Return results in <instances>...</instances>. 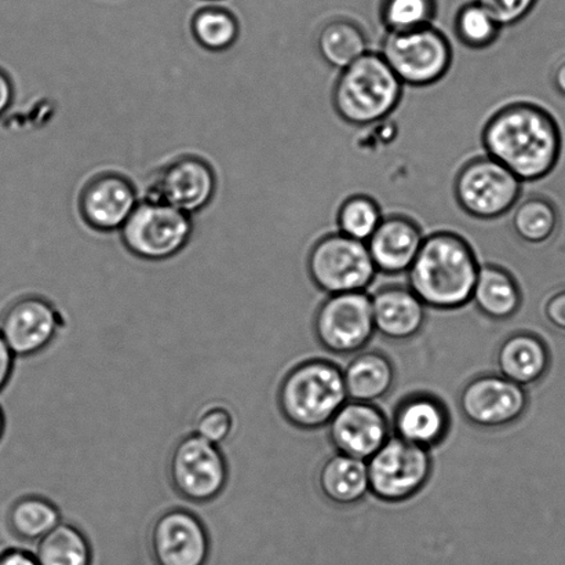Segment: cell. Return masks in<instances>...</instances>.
<instances>
[{"label":"cell","instance_id":"1","mask_svg":"<svg viewBox=\"0 0 565 565\" xmlns=\"http://www.w3.org/2000/svg\"><path fill=\"white\" fill-rule=\"evenodd\" d=\"M481 142L495 159L522 182L545 179L562 154V131L546 109L531 103H513L497 110L487 121Z\"/></svg>","mask_w":565,"mask_h":565},{"label":"cell","instance_id":"2","mask_svg":"<svg viewBox=\"0 0 565 565\" xmlns=\"http://www.w3.org/2000/svg\"><path fill=\"white\" fill-rule=\"evenodd\" d=\"M481 265L461 235L440 231L425 236L407 270L408 287L426 308L456 310L472 301Z\"/></svg>","mask_w":565,"mask_h":565},{"label":"cell","instance_id":"3","mask_svg":"<svg viewBox=\"0 0 565 565\" xmlns=\"http://www.w3.org/2000/svg\"><path fill=\"white\" fill-rule=\"evenodd\" d=\"M347 402L342 370L329 360L294 365L276 387V407L286 423L299 430L324 428Z\"/></svg>","mask_w":565,"mask_h":565},{"label":"cell","instance_id":"4","mask_svg":"<svg viewBox=\"0 0 565 565\" xmlns=\"http://www.w3.org/2000/svg\"><path fill=\"white\" fill-rule=\"evenodd\" d=\"M403 87L381 53L369 52L341 71L332 88V105L348 125H375L398 107Z\"/></svg>","mask_w":565,"mask_h":565},{"label":"cell","instance_id":"5","mask_svg":"<svg viewBox=\"0 0 565 565\" xmlns=\"http://www.w3.org/2000/svg\"><path fill=\"white\" fill-rule=\"evenodd\" d=\"M168 475L182 501L207 503L223 494L230 470L223 448L190 429L170 448Z\"/></svg>","mask_w":565,"mask_h":565},{"label":"cell","instance_id":"6","mask_svg":"<svg viewBox=\"0 0 565 565\" xmlns=\"http://www.w3.org/2000/svg\"><path fill=\"white\" fill-rule=\"evenodd\" d=\"M380 53L403 85L413 87L435 85L452 64L451 43L434 25L407 32H386Z\"/></svg>","mask_w":565,"mask_h":565},{"label":"cell","instance_id":"7","mask_svg":"<svg viewBox=\"0 0 565 565\" xmlns=\"http://www.w3.org/2000/svg\"><path fill=\"white\" fill-rule=\"evenodd\" d=\"M307 269L310 280L327 296L365 291L379 274L367 243L341 232L315 243L308 254Z\"/></svg>","mask_w":565,"mask_h":565},{"label":"cell","instance_id":"8","mask_svg":"<svg viewBox=\"0 0 565 565\" xmlns=\"http://www.w3.org/2000/svg\"><path fill=\"white\" fill-rule=\"evenodd\" d=\"M192 234L190 214L146 199L138 203L120 230L126 250L146 262H164L175 257L188 246Z\"/></svg>","mask_w":565,"mask_h":565},{"label":"cell","instance_id":"9","mask_svg":"<svg viewBox=\"0 0 565 565\" xmlns=\"http://www.w3.org/2000/svg\"><path fill=\"white\" fill-rule=\"evenodd\" d=\"M147 540L157 565H204L210 555L206 524L175 492L149 520Z\"/></svg>","mask_w":565,"mask_h":565},{"label":"cell","instance_id":"10","mask_svg":"<svg viewBox=\"0 0 565 565\" xmlns=\"http://www.w3.org/2000/svg\"><path fill=\"white\" fill-rule=\"evenodd\" d=\"M370 494L386 503L413 500L428 484L430 450L392 436L367 461Z\"/></svg>","mask_w":565,"mask_h":565},{"label":"cell","instance_id":"11","mask_svg":"<svg viewBox=\"0 0 565 565\" xmlns=\"http://www.w3.org/2000/svg\"><path fill=\"white\" fill-rule=\"evenodd\" d=\"M522 190L523 182L489 154L469 160L454 181L459 207L478 220L501 218L512 212Z\"/></svg>","mask_w":565,"mask_h":565},{"label":"cell","instance_id":"12","mask_svg":"<svg viewBox=\"0 0 565 565\" xmlns=\"http://www.w3.org/2000/svg\"><path fill=\"white\" fill-rule=\"evenodd\" d=\"M313 331L319 345L337 356L364 351L375 334L371 296L356 291L327 297L315 315Z\"/></svg>","mask_w":565,"mask_h":565},{"label":"cell","instance_id":"13","mask_svg":"<svg viewBox=\"0 0 565 565\" xmlns=\"http://www.w3.org/2000/svg\"><path fill=\"white\" fill-rule=\"evenodd\" d=\"M64 324L58 303L42 294H24L0 312V335L19 359L46 351L57 340Z\"/></svg>","mask_w":565,"mask_h":565},{"label":"cell","instance_id":"14","mask_svg":"<svg viewBox=\"0 0 565 565\" xmlns=\"http://www.w3.org/2000/svg\"><path fill=\"white\" fill-rule=\"evenodd\" d=\"M217 175L206 159L184 154L154 171L146 201L168 204L192 215L213 202Z\"/></svg>","mask_w":565,"mask_h":565},{"label":"cell","instance_id":"15","mask_svg":"<svg viewBox=\"0 0 565 565\" xmlns=\"http://www.w3.org/2000/svg\"><path fill=\"white\" fill-rule=\"evenodd\" d=\"M459 412L480 429H501L518 423L527 412L525 387L501 374H481L467 382L458 397Z\"/></svg>","mask_w":565,"mask_h":565},{"label":"cell","instance_id":"16","mask_svg":"<svg viewBox=\"0 0 565 565\" xmlns=\"http://www.w3.org/2000/svg\"><path fill=\"white\" fill-rule=\"evenodd\" d=\"M327 428L335 452L365 462L392 437L390 419L375 403L348 401Z\"/></svg>","mask_w":565,"mask_h":565},{"label":"cell","instance_id":"17","mask_svg":"<svg viewBox=\"0 0 565 565\" xmlns=\"http://www.w3.org/2000/svg\"><path fill=\"white\" fill-rule=\"evenodd\" d=\"M138 203L136 185L129 177L107 171L83 186L79 213L92 230L108 234L124 228Z\"/></svg>","mask_w":565,"mask_h":565},{"label":"cell","instance_id":"18","mask_svg":"<svg viewBox=\"0 0 565 565\" xmlns=\"http://www.w3.org/2000/svg\"><path fill=\"white\" fill-rule=\"evenodd\" d=\"M450 425L445 403L429 393H415L404 398L397 404L391 423L393 436L426 450L445 441Z\"/></svg>","mask_w":565,"mask_h":565},{"label":"cell","instance_id":"19","mask_svg":"<svg viewBox=\"0 0 565 565\" xmlns=\"http://www.w3.org/2000/svg\"><path fill=\"white\" fill-rule=\"evenodd\" d=\"M425 241L423 228L413 218L395 214L384 217L367 241L379 274H407Z\"/></svg>","mask_w":565,"mask_h":565},{"label":"cell","instance_id":"20","mask_svg":"<svg viewBox=\"0 0 565 565\" xmlns=\"http://www.w3.org/2000/svg\"><path fill=\"white\" fill-rule=\"evenodd\" d=\"M375 332L391 341H408L423 331L426 307L412 288L385 286L371 296Z\"/></svg>","mask_w":565,"mask_h":565},{"label":"cell","instance_id":"21","mask_svg":"<svg viewBox=\"0 0 565 565\" xmlns=\"http://www.w3.org/2000/svg\"><path fill=\"white\" fill-rule=\"evenodd\" d=\"M498 374L523 387L544 380L551 367L550 349L541 337L519 331L500 343L495 353Z\"/></svg>","mask_w":565,"mask_h":565},{"label":"cell","instance_id":"22","mask_svg":"<svg viewBox=\"0 0 565 565\" xmlns=\"http://www.w3.org/2000/svg\"><path fill=\"white\" fill-rule=\"evenodd\" d=\"M318 489L335 507H353L370 494L367 462L335 452L318 472Z\"/></svg>","mask_w":565,"mask_h":565},{"label":"cell","instance_id":"23","mask_svg":"<svg viewBox=\"0 0 565 565\" xmlns=\"http://www.w3.org/2000/svg\"><path fill=\"white\" fill-rule=\"evenodd\" d=\"M63 520L57 503L39 492L15 495L4 511V523L11 535L26 544H36Z\"/></svg>","mask_w":565,"mask_h":565},{"label":"cell","instance_id":"24","mask_svg":"<svg viewBox=\"0 0 565 565\" xmlns=\"http://www.w3.org/2000/svg\"><path fill=\"white\" fill-rule=\"evenodd\" d=\"M476 309L487 319H512L522 307V290L514 276L500 265H481L472 294Z\"/></svg>","mask_w":565,"mask_h":565},{"label":"cell","instance_id":"25","mask_svg":"<svg viewBox=\"0 0 565 565\" xmlns=\"http://www.w3.org/2000/svg\"><path fill=\"white\" fill-rule=\"evenodd\" d=\"M348 401L375 403L395 384V367L384 353L362 351L342 370Z\"/></svg>","mask_w":565,"mask_h":565},{"label":"cell","instance_id":"26","mask_svg":"<svg viewBox=\"0 0 565 565\" xmlns=\"http://www.w3.org/2000/svg\"><path fill=\"white\" fill-rule=\"evenodd\" d=\"M318 49L327 65L342 71L370 52L367 33L359 22L337 17L321 26Z\"/></svg>","mask_w":565,"mask_h":565},{"label":"cell","instance_id":"27","mask_svg":"<svg viewBox=\"0 0 565 565\" xmlns=\"http://www.w3.org/2000/svg\"><path fill=\"white\" fill-rule=\"evenodd\" d=\"M39 565H90L92 544L79 525L63 520L35 544Z\"/></svg>","mask_w":565,"mask_h":565},{"label":"cell","instance_id":"28","mask_svg":"<svg viewBox=\"0 0 565 565\" xmlns=\"http://www.w3.org/2000/svg\"><path fill=\"white\" fill-rule=\"evenodd\" d=\"M558 226L555 203L544 196L533 195L516 204L512 214L514 235L530 245H542L552 239Z\"/></svg>","mask_w":565,"mask_h":565},{"label":"cell","instance_id":"29","mask_svg":"<svg viewBox=\"0 0 565 565\" xmlns=\"http://www.w3.org/2000/svg\"><path fill=\"white\" fill-rule=\"evenodd\" d=\"M191 31L195 41L210 52H224L239 38L236 15L221 6H206L192 15Z\"/></svg>","mask_w":565,"mask_h":565},{"label":"cell","instance_id":"30","mask_svg":"<svg viewBox=\"0 0 565 565\" xmlns=\"http://www.w3.org/2000/svg\"><path fill=\"white\" fill-rule=\"evenodd\" d=\"M236 412L230 397L204 398L191 414V431L203 439L223 446L234 434Z\"/></svg>","mask_w":565,"mask_h":565},{"label":"cell","instance_id":"31","mask_svg":"<svg viewBox=\"0 0 565 565\" xmlns=\"http://www.w3.org/2000/svg\"><path fill=\"white\" fill-rule=\"evenodd\" d=\"M454 31L463 46L483 50L498 41L502 26L479 0H472L457 11Z\"/></svg>","mask_w":565,"mask_h":565},{"label":"cell","instance_id":"32","mask_svg":"<svg viewBox=\"0 0 565 565\" xmlns=\"http://www.w3.org/2000/svg\"><path fill=\"white\" fill-rule=\"evenodd\" d=\"M384 220L379 202L369 195L349 196L337 214V225L342 235L367 243Z\"/></svg>","mask_w":565,"mask_h":565},{"label":"cell","instance_id":"33","mask_svg":"<svg viewBox=\"0 0 565 565\" xmlns=\"http://www.w3.org/2000/svg\"><path fill=\"white\" fill-rule=\"evenodd\" d=\"M437 0H381L380 20L386 32H407L434 25Z\"/></svg>","mask_w":565,"mask_h":565},{"label":"cell","instance_id":"34","mask_svg":"<svg viewBox=\"0 0 565 565\" xmlns=\"http://www.w3.org/2000/svg\"><path fill=\"white\" fill-rule=\"evenodd\" d=\"M502 28L522 22L540 0H479Z\"/></svg>","mask_w":565,"mask_h":565},{"label":"cell","instance_id":"35","mask_svg":"<svg viewBox=\"0 0 565 565\" xmlns=\"http://www.w3.org/2000/svg\"><path fill=\"white\" fill-rule=\"evenodd\" d=\"M544 318L553 329L565 334V288L552 292L544 302Z\"/></svg>","mask_w":565,"mask_h":565},{"label":"cell","instance_id":"36","mask_svg":"<svg viewBox=\"0 0 565 565\" xmlns=\"http://www.w3.org/2000/svg\"><path fill=\"white\" fill-rule=\"evenodd\" d=\"M15 356L0 335V393L8 386L15 367Z\"/></svg>","mask_w":565,"mask_h":565},{"label":"cell","instance_id":"37","mask_svg":"<svg viewBox=\"0 0 565 565\" xmlns=\"http://www.w3.org/2000/svg\"><path fill=\"white\" fill-rule=\"evenodd\" d=\"M14 98V86L10 76L3 70H0V116L10 108Z\"/></svg>","mask_w":565,"mask_h":565},{"label":"cell","instance_id":"38","mask_svg":"<svg viewBox=\"0 0 565 565\" xmlns=\"http://www.w3.org/2000/svg\"><path fill=\"white\" fill-rule=\"evenodd\" d=\"M0 565H39L35 556L31 553L11 550L0 553Z\"/></svg>","mask_w":565,"mask_h":565},{"label":"cell","instance_id":"39","mask_svg":"<svg viewBox=\"0 0 565 565\" xmlns=\"http://www.w3.org/2000/svg\"><path fill=\"white\" fill-rule=\"evenodd\" d=\"M552 81L556 90L565 97V58H563L561 63L555 66V70H553Z\"/></svg>","mask_w":565,"mask_h":565},{"label":"cell","instance_id":"40","mask_svg":"<svg viewBox=\"0 0 565 565\" xmlns=\"http://www.w3.org/2000/svg\"><path fill=\"white\" fill-rule=\"evenodd\" d=\"M6 430V417L2 406H0V441H2Z\"/></svg>","mask_w":565,"mask_h":565},{"label":"cell","instance_id":"41","mask_svg":"<svg viewBox=\"0 0 565 565\" xmlns=\"http://www.w3.org/2000/svg\"><path fill=\"white\" fill-rule=\"evenodd\" d=\"M210 2H217V0H210Z\"/></svg>","mask_w":565,"mask_h":565}]
</instances>
